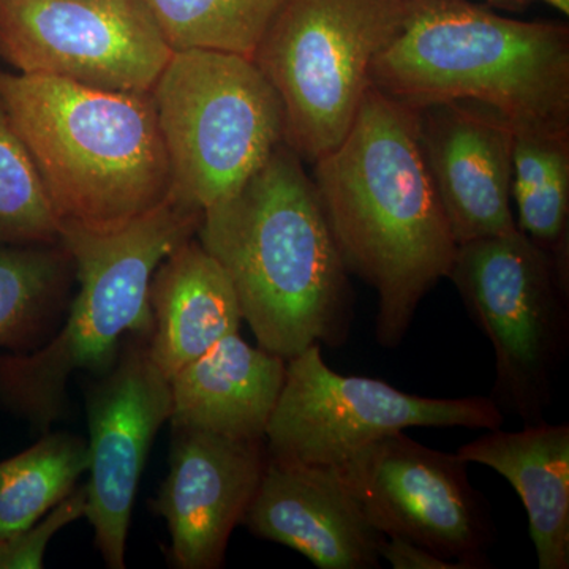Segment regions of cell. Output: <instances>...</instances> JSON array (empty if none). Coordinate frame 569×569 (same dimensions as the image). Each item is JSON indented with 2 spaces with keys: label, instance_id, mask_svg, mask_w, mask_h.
<instances>
[{
  "label": "cell",
  "instance_id": "25",
  "mask_svg": "<svg viewBox=\"0 0 569 569\" xmlns=\"http://www.w3.org/2000/svg\"><path fill=\"white\" fill-rule=\"evenodd\" d=\"M378 553L395 569H468L400 537H385Z\"/></svg>",
  "mask_w": 569,
  "mask_h": 569
},
{
  "label": "cell",
  "instance_id": "8",
  "mask_svg": "<svg viewBox=\"0 0 569 569\" xmlns=\"http://www.w3.org/2000/svg\"><path fill=\"white\" fill-rule=\"evenodd\" d=\"M448 279L496 351L490 399L545 421L569 342V263L516 228L458 246Z\"/></svg>",
  "mask_w": 569,
  "mask_h": 569
},
{
  "label": "cell",
  "instance_id": "15",
  "mask_svg": "<svg viewBox=\"0 0 569 569\" xmlns=\"http://www.w3.org/2000/svg\"><path fill=\"white\" fill-rule=\"evenodd\" d=\"M241 526L302 553L320 569L380 568L378 548L385 535L369 522L332 467L268 455Z\"/></svg>",
  "mask_w": 569,
  "mask_h": 569
},
{
  "label": "cell",
  "instance_id": "3",
  "mask_svg": "<svg viewBox=\"0 0 569 569\" xmlns=\"http://www.w3.org/2000/svg\"><path fill=\"white\" fill-rule=\"evenodd\" d=\"M370 86L408 108L467 100L518 130H569V29L470 0H413Z\"/></svg>",
  "mask_w": 569,
  "mask_h": 569
},
{
  "label": "cell",
  "instance_id": "9",
  "mask_svg": "<svg viewBox=\"0 0 569 569\" xmlns=\"http://www.w3.org/2000/svg\"><path fill=\"white\" fill-rule=\"evenodd\" d=\"M503 422L490 397L436 399L376 378L337 373L313 343L288 359L264 441L271 458L337 467L367 445L413 427L493 430Z\"/></svg>",
  "mask_w": 569,
  "mask_h": 569
},
{
  "label": "cell",
  "instance_id": "19",
  "mask_svg": "<svg viewBox=\"0 0 569 569\" xmlns=\"http://www.w3.org/2000/svg\"><path fill=\"white\" fill-rule=\"evenodd\" d=\"M73 258L58 244H0V348L43 346L69 310Z\"/></svg>",
  "mask_w": 569,
  "mask_h": 569
},
{
  "label": "cell",
  "instance_id": "24",
  "mask_svg": "<svg viewBox=\"0 0 569 569\" xmlns=\"http://www.w3.org/2000/svg\"><path fill=\"white\" fill-rule=\"evenodd\" d=\"M88 488L81 486L28 529L0 538V569L43 568L48 545L62 529L86 518Z\"/></svg>",
  "mask_w": 569,
  "mask_h": 569
},
{
  "label": "cell",
  "instance_id": "4",
  "mask_svg": "<svg viewBox=\"0 0 569 569\" xmlns=\"http://www.w3.org/2000/svg\"><path fill=\"white\" fill-rule=\"evenodd\" d=\"M0 102L61 224L110 230L170 198L151 93L103 91L0 67Z\"/></svg>",
  "mask_w": 569,
  "mask_h": 569
},
{
  "label": "cell",
  "instance_id": "1",
  "mask_svg": "<svg viewBox=\"0 0 569 569\" xmlns=\"http://www.w3.org/2000/svg\"><path fill=\"white\" fill-rule=\"evenodd\" d=\"M312 179L348 274L377 291L378 343L400 347L458 250L413 108L370 86L346 138L313 163Z\"/></svg>",
  "mask_w": 569,
  "mask_h": 569
},
{
  "label": "cell",
  "instance_id": "6",
  "mask_svg": "<svg viewBox=\"0 0 569 569\" xmlns=\"http://www.w3.org/2000/svg\"><path fill=\"white\" fill-rule=\"evenodd\" d=\"M149 93L170 197L198 211L233 194L284 141L282 102L244 56L173 51Z\"/></svg>",
  "mask_w": 569,
  "mask_h": 569
},
{
  "label": "cell",
  "instance_id": "7",
  "mask_svg": "<svg viewBox=\"0 0 569 569\" xmlns=\"http://www.w3.org/2000/svg\"><path fill=\"white\" fill-rule=\"evenodd\" d=\"M413 0H288L253 61L283 108L284 142L316 163L346 138Z\"/></svg>",
  "mask_w": 569,
  "mask_h": 569
},
{
  "label": "cell",
  "instance_id": "14",
  "mask_svg": "<svg viewBox=\"0 0 569 569\" xmlns=\"http://www.w3.org/2000/svg\"><path fill=\"white\" fill-rule=\"evenodd\" d=\"M415 114L427 173L456 244L515 231L512 127L467 100L427 104Z\"/></svg>",
  "mask_w": 569,
  "mask_h": 569
},
{
  "label": "cell",
  "instance_id": "5",
  "mask_svg": "<svg viewBox=\"0 0 569 569\" xmlns=\"http://www.w3.org/2000/svg\"><path fill=\"white\" fill-rule=\"evenodd\" d=\"M203 211L168 198L110 230L61 224L80 291L61 328L37 350L0 355V407L40 433L66 417L69 381L111 369L123 336L152 335L149 283L157 266L197 236Z\"/></svg>",
  "mask_w": 569,
  "mask_h": 569
},
{
  "label": "cell",
  "instance_id": "22",
  "mask_svg": "<svg viewBox=\"0 0 569 569\" xmlns=\"http://www.w3.org/2000/svg\"><path fill=\"white\" fill-rule=\"evenodd\" d=\"M288 0H144L171 50L253 59Z\"/></svg>",
  "mask_w": 569,
  "mask_h": 569
},
{
  "label": "cell",
  "instance_id": "26",
  "mask_svg": "<svg viewBox=\"0 0 569 569\" xmlns=\"http://www.w3.org/2000/svg\"><path fill=\"white\" fill-rule=\"evenodd\" d=\"M489 6L507 11H523L530 6L531 0H486Z\"/></svg>",
  "mask_w": 569,
  "mask_h": 569
},
{
  "label": "cell",
  "instance_id": "2",
  "mask_svg": "<svg viewBox=\"0 0 569 569\" xmlns=\"http://www.w3.org/2000/svg\"><path fill=\"white\" fill-rule=\"evenodd\" d=\"M280 142L233 194L204 209L197 239L233 284L258 347L284 361L350 337L353 290L316 182Z\"/></svg>",
  "mask_w": 569,
  "mask_h": 569
},
{
  "label": "cell",
  "instance_id": "10",
  "mask_svg": "<svg viewBox=\"0 0 569 569\" xmlns=\"http://www.w3.org/2000/svg\"><path fill=\"white\" fill-rule=\"evenodd\" d=\"M171 54L144 0H0V59L18 73L149 93Z\"/></svg>",
  "mask_w": 569,
  "mask_h": 569
},
{
  "label": "cell",
  "instance_id": "13",
  "mask_svg": "<svg viewBox=\"0 0 569 569\" xmlns=\"http://www.w3.org/2000/svg\"><path fill=\"white\" fill-rule=\"evenodd\" d=\"M171 427L170 468L149 507L167 522L174 567L222 568L231 533L260 488L268 449L264 440Z\"/></svg>",
  "mask_w": 569,
  "mask_h": 569
},
{
  "label": "cell",
  "instance_id": "16",
  "mask_svg": "<svg viewBox=\"0 0 569 569\" xmlns=\"http://www.w3.org/2000/svg\"><path fill=\"white\" fill-rule=\"evenodd\" d=\"M284 370L283 358L249 346L239 332L223 337L170 378V425L233 440H264Z\"/></svg>",
  "mask_w": 569,
  "mask_h": 569
},
{
  "label": "cell",
  "instance_id": "12",
  "mask_svg": "<svg viewBox=\"0 0 569 569\" xmlns=\"http://www.w3.org/2000/svg\"><path fill=\"white\" fill-rule=\"evenodd\" d=\"M173 411L170 378L153 362L149 337L129 336L114 365L86 389L88 509L108 568H126L134 497L153 440Z\"/></svg>",
  "mask_w": 569,
  "mask_h": 569
},
{
  "label": "cell",
  "instance_id": "21",
  "mask_svg": "<svg viewBox=\"0 0 569 569\" xmlns=\"http://www.w3.org/2000/svg\"><path fill=\"white\" fill-rule=\"evenodd\" d=\"M88 440L44 432L31 448L0 462V538L28 529L77 489L88 473Z\"/></svg>",
  "mask_w": 569,
  "mask_h": 569
},
{
  "label": "cell",
  "instance_id": "11",
  "mask_svg": "<svg viewBox=\"0 0 569 569\" xmlns=\"http://www.w3.org/2000/svg\"><path fill=\"white\" fill-rule=\"evenodd\" d=\"M467 460L392 433L332 467L369 522L468 569L488 568V500L471 486Z\"/></svg>",
  "mask_w": 569,
  "mask_h": 569
},
{
  "label": "cell",
  "instance_id": "20",
  "mask_svg": "<svg viewBox=\"0 0 569 569\" xmlns=\"http://www.w3.org/2000/svg\"><path fill=\"white\" fill-rule=\"evenodd\" d=\"M516 224L569 263V130H518L512 148Z\"/></svg>",
  "mask_w": 569,
  "mask_h": 569
},
{
  "label": "cell",
  "instance_id": "18",
  "mask_svg": "<svg viewBox=\"0 0 569 569\" xmlns=\"http://www.w3.org/2000/svg\"><path fill=\"white\" fill-rule=\"evenodd\" d=\"M468 463L501 475L518 492L539 569L569 568V426H526L519 432L488 430L459 448Z\"/></svg>",
  "mask_w": 569,
  "mask_h": 569
},
{
  "label": "cell",
  "instance_id": "27",
  "mask_svg": "<svg viewBox=\"0 0 569 569\" xmlns=\"http://www.w3.org/2000/svg\"><path fill=\"white\" fill-rule=\"evenodd\" d=\"M542 2H546L548 6L553 7V9L559 10L561 14H565V17H569V0H542Z\"/></svg>",
  "mask_w": 569,
  "mask_h": 569
},
{
  "label": "cell",
  "instance_id": "17",
  "mask_svg": "<svg viewBox=\"0 0 569 569\" xmlns=\"http://www.w3.org/2000/svg\"><path fill=\"white\" fill-rule=\"evenodd\" d=\"M153 362L171 378L242 323L238 296L222 266L194 238L157 266L149 283Z\"/></svg>",
  "mask_w": 569,
  "mask_h": 569
},
{
  "label": "cell",
  "instance_id": "23",
  "mask_svg": "<svg viewBox=\"0 0 569 569\" xmlns=\"http://www.w3.org/2000/svg\"><path fill=\"white\" fill-rule=\"evenodd\" d=\"M61 222L31 153L0 102V244H58Z\"/></svg>",
  "mask_w": 569,
  "mask_h": 569
}]
</instances>
